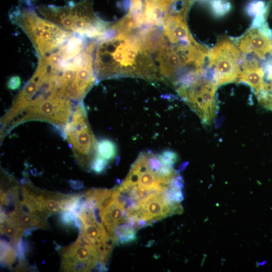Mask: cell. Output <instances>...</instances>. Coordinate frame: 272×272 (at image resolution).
I'll use <instances>...</instances> for the list:
<instances>
[{
  "instance_id": "cell-7",
  "label": "cell",
  "mask_w": 272,
  "mask_h": 272,
  "mask_svg": "<svg viewBox=\"0 0 272 272\" xmlns=\"http://www.w3.org/2000/svg\"><path fill=\"white\" fill-rule=\"evenodd\" d=\"M217 87L214 82H203L200 79L192 85L177 92L202 121L208 124L215 112L214 94Z\"/></svg>"
},
{
  "instance_id": "cell-8",
  "label": "cell",
  "mask_w": 272,
  "mask_h": 272,
  "mask_svg": "<svg viewBox=\"0 0 272 272\" xmlns=\"http://www.w3.org/2000/svg\"><path fill=\"white\" fill-rule=\"evenodd\" d=\"M238 49L245 54H252L260 58L272 54V34L263 25L262 29L252 27L241 37L238 43Z\"/></svg>"
},
{
  "instance_id": "cell-19",
  "label": "cell",
  "mask_w": 272,
  "mask_h": 272,
  "mask_svg": "<svg viewBox=\"0 0 272 272\" xmlns=\"http://www.w3.org/2000/svg\"><path fill=\"white\" fill-rule=\"evenodd\" d=\"M20 85V79L17 77L12 78L8 83L9 87L12 89L17 88Z\"/></svg>"
},
{
  "instance_id": "cell-6",
  "label": "cell",
  "mask_w": 272,
  "mask_h": 272,
  "mask_svg": "<svg viewBox=\"0 0 272 272\" xmlns=\"http://www.w3.org/2000/svg\"><path fill=\"white\" fill-rule=\"evenodd\" d=\"M208 54L209 66L214 71V82L217 86L238 78L240 72V53L229 39L219 41Z\"/></svg>"
},
{
  "instance_id": "cell-1",
  "label": "cell",
  "mask_w": 272,
  "mask_h": 272,
  "mask_svg": "<svg viewBox=\"0 0 272 272\" xmlns=\"http://www.w3.org/2000/svg\"><path fill=\"white\" fill-rule=\"evenodd\" d=\"M154 52L140 29L111 23L96 40L94 65L97 79L130 76L159 81Z\"/></svg>"
},
{
  "instance_id": "cell-16",
  "label": "cell",
  "mask_w": 272,
  "mask_h": 272,
  "mask_svg": "<svg viewBox=\"0 0 272 272\" xmlns=\"http://www.w3.org/2000/svg\"><path fill=\"white\" fill-rule=\"evenodd\" d=\"M60 221L64 226H76L75 216L69 211H63L60 216Z\"/></svg>"
},
{
  "instance_id": "cell-5",
  "label": "cell",
  "mask_w": 272,
  "mask_h": 272,
  "mask_svg": "<svg viewBox=\"0 0 272 272\" xmlns=\"http://www.w3.org/2000/svg\"><path fill=\"white\" fill-rule=\"evenodd\" d=\"M64 132L73 146L80 164L91 169L96 155L97 142L87 123L86 113L82 106H79L72 120L65 125Z\"/></svg>"
},
{
  "instance_id": "cell-20",
  "label": "cell",
  "mask_w": 272,
  "mask_h": 272,
  "mask_svg": "<svg viewBox=\"0 0 272 272\" xmlns=\"http://www.w3.org/2000/svg\"><path fill=\"white\" fill-rule=\"evenodd\" d=\"M225 5H223L221 1H215L214 3V8L215 9V11L216 12V13H221V9L222 8L225 10ZM226 11V10H225Z\"/></svg>"
},
{
  "instance_id": "cell-4",
  "label": "cell",
  "mask_w": 272,
  "mask_h": 272,
  "mask_svg": "<svg viewBox=\"0 0 272 272\" xmlns=\"http://www.w3.org/2000/svg\"><path fill=\"white\" fill-rule=\"evenodd\" d=\"M9 17L12 23L28 37L38 57L54 51L73 35L38 15L31 6L15 8L11 11Z\"/></svg>"
},
{
  "instance_id": "cell-3",
  "label": "cell",
  "mask_w": 272,
  "mask_h": 272,
  "mask_svg": "<svg viewBox=\"0 0 272 272\" xmlns=\"http://www.w3.org/2000/svg\"><path fill=\"white\" fill-rule=\"evenodd\" d=\"M92 2H70L63 6L42 5L37 9L44 18L72 34L97 39L105 32L111 23L104 22L96 16Z\"/></svg>"
},
{
  "instance_id": "cell-13",
  "label": "cell",
  "mask_w": 272,
  "mask_h": 272,
  "mask_svg": "<svg viewBox=\"0 0 272 272\" xmlns=\"http://www.w3.org/2000/svg\"><path fill=\"white\" fill-rule=\"evenodd\" d=\"M100 219L108 234L112 237L113 231L117 224L112 218L108 209L99 211Z\"/></svg>"
},
{
  "instance_id": "cell-10",
  "label": "cell",
  "mask_w": 272,
  "mask_h": 272,
  "mask_svg": "<svg viewBox=\"0 0 272 272\" xmlns=\"http://www.w3.org/2000/svg\"><path fill=\"white\" fill-rule=\"evenodd\" d=\"M115 242L124 244L136 239L135 230L128 224L117 225L112 235Z\"/></svg>"
},
{
  "instance_id": "cell-14",
  "label": "cell",
  "mask_w": 272,
  "mask_h": 272,
  "mask_svg": "<svg viewBox=\"0 0 272 272\" xmlns=\"http://www.w3.org/2000/svg\"><path fill=\"white\" fill-rule=\"evenodd\" d=\"M107 161L96 154L91 165V169L97 173H102L106 168Z\"/></svg>"
},
{
  "instance_id": "cell-2",
  "label": "cell",
  "mask_w": 272,
  "mask_h": 272,
  "mask_svg": "<svg viewBox=\"0 0 272 272\" xmlns=\"http://www.w3.org/2000/svg\"><path fill=\"white\" fill-rule=\"evenodd\" d=\"M96 40L72 35L52 52L38 57L60 95L82 99L98 80L94 65Z\"/></svg>"
},
{
  "instance_id": "cell-12",
  "label": "cell",
  "mask_w": 272,
  "mask_h": 272,
  "mask_svg": "<svg viewBox=\"0 0 272 272\" xmlns=\"http://www.w3.org/2000/svg\"><path fill=\"white\" fill-rule=\"evenodd\" d=\"M17 252L9 242L1 239V261L8 267H11L15 262Z\"/></svg>"
},
{
  "instance_id": "cell-15",
  "label": "cell",
  "mask_w": 272,
  "mask_h": 272,
  "mask_svg": "<svg viewBox=\"0 0 272 272\" xmlns=\"http://www.w3.org/2000/svg\"><path fill=\"white\" fill-rule=\"evenodd\" d=\"M162 161L166 165L172 166L177 161V154L170 150H166L159 154Z\"/></svg>"
},
{
  "instance_id": "cell-9",
  "label": "cell",
  "mask_w": 272,
  "mask_h": 272,
  "mask_svg": "<svg viewBox=\"0 0 272 272\" xmlns=\"http://www.w3.org/2000/svg\"><path fill=\"white\" fill-rule=\"evenodd\" d=\"M243 68L237 78L239 82L249 85L257 95L263 90L267 91V86L263 79L264 71L262 67L258 66L255 59L245 61Z\"/></svg>"
},
{
  "instance_id": "cell-18",
  "label": "cell",
  "mask_w": 272,
  "mask_h": 272,
  "mask_svg": "<svg viewBox=\"0 0 272 272\" xmlns=\"http://www.w3.org/2000/svg\"><path fill=\"white\" fill-rule=\"evenodd\" d=\"M262 104L266 108L272 110V95L268 93L263 99Z\"/></svg>"
},
{
  "instance_id": "cell-11",
  "label": "cell",
  "mask_w": 272,
  "mask_h": 272,
  "mask_svg": "<svg viewBox=\"0 0 272 272\" xmlns=\"http://www.w3.org/2000/svg\"><path fill=\"white\" fill-rule=\"evenodd\" d=\"M96 154L107 161L113 159L117 154L115 144L108 139H103L97 142Z\"/></svg>"
},
{
  "instance_id": "cell-17",
  "label": "cell",
  "mask_w": 272,
  "mask_h": 272,
  "mask_svg": "<svg viewBox=\"0 0 272 272\" xmlns=\"http://www.w3.org/2000/svg\"><path fill=\"white\" fill-rule=\"evenodd\" d=\"M266 77L270 81L269 87L267 88V91L271 92L269 93H272V61L269 62L266 66Z\"/></svg>"
}]
</instances>
